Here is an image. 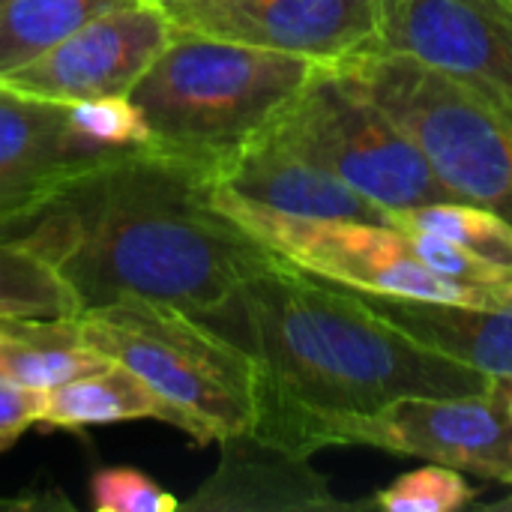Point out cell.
<instances>
[{
    "label": "cell",
    "mask_w": 512,
    "mask_h": 512,
    "mask_svg": "<svg viewBox=\"0 0 512 512\" xmlns=\"http://www.w3.org/2000/svg\"><path fill=\"white\" fill-rule=\"evenodd\" d=\"M210 321L255 372L252 435L297 456L339 447L342 429L402 396H480L501 378L423 351L375 306L282 258L246 279Z\"/></svg>",
    "instance_id": "1"
},
{
    "label": "cell",
    "mask_w": 512,
    "mask_h": 512,
    "mask_svg": "<svg viewBox=\"0 0 512 512\" xmlns=\"http://www.w3.org/2000/svg\"><path fill=\"white\" fill-rule=\"evenodd\" d=\"M81 312L126 300L213 318L276 255L213 204V180L147 147L81 177L27 234Z\"/></svg>",
    "instance_id": "2"
},
{
    "label": "cell",
    "mask_w": 512,
    "mask_h": 512,
    "mask_svg": "<svg viewBox=\"0 0 512 512\" xmlns=\"http://www.w3.org/2000/svg\"><path fill=\"white\" fill-rule=\"evenodd\" d=\"M318 69L303 57L177 33L129 99L150 126L147 150L216 180L273 129Z\"/></svg>",
    "instance_id": "3"
},
{
    "label": "cell",
    "mask_w": 512,
    "mask_h": 512,
    "mask_svg": "<svg viewBox=\"0 0 512 512\" xmlns=\"http://www.w3.org/2000/svg\"><path fill=\"white\" fill-rule=\"evenodd\" d=\"M75 321L84 342L138 375L162 402L168 423L198 444L252 432V360L210 321L141 300L84 309Z\"/></svg>",
    "instance_id": "4"
},
{
    "label": "cell",
    "mask_w": 512,
    "mask_h": 512,
    "mask_svg": "<svg viewBox=\"0 0 512 512\" xmlns=\"http://www.w3.org/2000/svg\"><path fill=\"white\" fill-rule=\"evenodd\" d=\"M348 72L420 147L444 186L512 225V120L444 72L396 51H366Z\"/></svg>",
    "instance_id": "5"
},
{
    "label": "cell",
    "mask_w": 512,
    "mask_h": 512,
    "mask_svg": "<svg viewBox=\"0 0 512 512\" xmlns=\"http://www.w3.org/2000/svg\"><path fill=\"white\" fill-rule=\"evenodd\" d=\"M264 138L390 213L456 198L393 117L336 66H321Z\"/></svg>",
    "instance_id": "6"
},
{
    "label": "cell",
    "mask_w": 512,
    "mask_h": 512,
    "mask_svg": "<svg viewBox=\"0 0 512 512\" xmlns=\"http://www.w3.org/2000/svg\"><path fill=\"white\" fill-rule=\"evenodd\" d=\"M213 204L285 264L369 297L444 300L510 309L512 288L468 285L429 270L396 225L303 219L246 201L213 183Z\"/></svg>",
    "instance_id": "7"
},
{
    "label": "cell",
    "mask_w": 512,
    "mask_h": 512,
    "mask_svg": "<svg viewBox=\"0 0 512 512\" xmlns=\"http://www.w3.org/2000/svg\"><path fill=\"white\" fill-rule=\"evenodd\" d=\"M504 381L480 396H402L348 423L339 447H375L512 489V420Z\"/></svg>",
    "instance_id": "8"
},
{
    "label": "cell",
    "mask_w": 512,
    "mask_h": 512,
    "mask_svg": "<svg viewBox=\"0 0 512 512\" xmlns=\"http://www.w3.org/2000/svg\"><path fill=\"white\" fill-rule=\"evenodd\" d=\"M375 51L444 72L512 120V9L504 0H378Z\"/></svg>",
    "instance_id": "9"
},
{
    "label": "cell",
    "mask_w": 512,
    "mask_h": 512,
    "mask_svg": "<svg viewBox=\"0 0 512 512\" xmlns=\"http://www.w3.org/2000/svg\"><path fill=\"white\" fill-rule=\"evenodd\" d=\"M174 36L177 30L162 6L132 0L90 18L36 60L0 75V87L54 105L129 96Z\"/></svg>",
    "instance_id": "10"
},
{
    "label": "cell",
    "mask_w": 512,
    "mask_h": 512,
    "mask_svg": "<svg viewBox=\"0 0 512 512\" xmlns=\"http://www.w3.org/2000/svg\"><path fill=\"white\" fill-rule=\"evenodd\" d=\"M177 33L345 66L375 51L378 0H189L165 9Z\"/></svg>",
    "instance_id": "11"
},
{
    "label": "cell",
    "mask_w": 512,
    "mask_h": 512,
    "mask_svg": "<svg viewBox=\"0 0 512 512\" xmlns=\"http://www.w3.org/2000/svg\"><path fill=\"white\" fill-rule=\"evenodd\" d=\"M132 150H102L66 123V105L0 87V231L33 225L81 177Z\"/></svg>",
    "instance_id": "12"
},
{
    "label": "cell",
    "mask_w": 512,
    "mask_h": 512,
    "mask_svg": "<svg viewBox=\"0 0 512 512\" xmlns=\"http://www.w3.org/2000/svg\"><path fill=\"white\" fill-rule=\"evenodd\" d=\"M222 459L189 510L222 512H333L366 510V501H339L330 480L309 465V456L273 447L252 432L219 441Z\"/></svg>",
    "instance_id": "13"
},
{
    "label": "cell",
    "mask_w": 512,
    "mask_h": 512,
    "mask_svg": "<svg viewBox=\"0 0 512 512\" xmlns=\"http://www.w3.org/2000/svg\"><path fill=\"white\" fill-rule=\"evenodd\" d=\"M213 183L288 216L393 225V213L387 207L363 198L336 174L300 159L270 138L252 144Z\"/></svg>",
    "instance_id": "14"
},
{
    "label": "cell",
    "mask_w": 512,
    "mask_h": 512,
    "mask_svg": "<svg viewBox=\"0 0 512 512\" xmlns=\"http://www.w3.org/2000/svg\"><path fill=\"white\" fill-rule=\"evenodd\" d=\"M375 312L423 351L477 369L489 378H512V306H465L444 300L369 297Z\"/></svg>",
    "instance_id": "15"
},
{
    "label": "cell",
    "mask_w": 512,
    "mask_h": 512,
    "mask_svg": "<svg viewBox=\"0 0 512 512\" xmlns=\"http://www.w3.org/2000/svg\"><path fill=\"white\" fill-rule=\"evenodd\" d=\"M108 363L75 318H0V375L18 387L48 393Z\"/></svg>",
    "instance_id": "16"
},
{
    "label": "cell",
    "mask_w": 512,
    "mask_h": 512,
    "mask_svg": "<svg viewBox=\"0 0 512 512\" xmlns=\"http://www.w3.org/2000/svg\"><path fill=\"white\" fill-rule=\"evenodd\" d=\"M129 420L168 423V414L138 375L117 363H108L99 372L81 375L57 390L42 393L36 426L78 432L87 426H111Z\"/></svg>",
    "instance_id": "17"
},
{
    "label": "cell",
    "mask_w": 512,
    "mask_h": 512,
    "mask_svg": "<svg viewBox=\"0 0 512 512\" xmlns=\"http://www.w3.org/2000/svg\"><path fill=\"white\" fill-rule=\"evenodd\" d=\"M132 0H0V75L36 60L90 18Z\"/></svg>",
    "instance_id": "18"
},
{
    "label": "cell",
    "mask_w": 512,
    "mask_h": 512,
    "mask_svg": "<svg viewBox=\"0 0 512 512\" xmlns=\"http://www.w3.org/2000/svg\"><path fill=\"white\" fill-rule=\"evenodd\" d=\"M81 306L60 270L24 237L0 240V318H78Z\"/></svg>",
    "instance_id": "19"
},
{
    "label": "cell",
    "mask_w": 512,
    "mask_h": 512,
    "mask_svg": "<svg viewBox=\"0 0 512 512\" xmlns=\"http://www.w3.org/2000/svg\"><path fill=\"white\" fill-rule=\"evenodd\" d=\"M393 225L438 234L444 240H453V243L477 252L480 258H486L492 264L512 270V225L483 204L462 201V198L435 201V204L393 213Z\"/></svg>",
    "instance_id": "20"
},
{
    "label": "cell",
    "mask_w": 512,
    "mask_h": 512,
    "mask_svg": "<svg viewBox=\"0 0 512 512\" xmlns=\"http://www.w3.org/2000/svg\"><path fill=\"white\" fill-rule=\"evenodd\" d=\"M480 489H471L462 471L447 465H423L396 477L375 498L366 501V510L384 512H456L474 504Z\"/></svg>",
    "instance_id": "21"
},
{
    "label": "cell",
    "mask_w": 512,
    "mask_h": 512,
    "mask_svg": "<svg viewBox=\"0 0 512 512\" xmlns=\"http://www.w3.org/2000/svg\"><path fill=\"white\" fill-rule=\"evenodd\" d=\"M69 129L102 150H141L150 144V126L129 96H96L66 105Z\"/></svg>",
    "instance_id": "22"
},
{
    "label": "cell",
    "mask_w": 512,
    "mask_h": 512,
    "mask_svg": "<svg viewBox=\"0 0 512 512\" xmlns=\"http://www.w3.org/2000/svg\"><path fill=\"white\" fill-rule=\"evenodd\" d=\"M411 240L414 255L435 270L438 276L456 279V282H468V285H486V288H512V270L492 264L486 258H480L477 252L444 240L438 234L420 231V228H402Z\"/></svg>",
    "instance_id": "23"
},
{
    "label": "cell",
    "mask_w": 512,
    "mask_h": 512,
    "mask_svg": "<svg viewBox=\"0 0 512 512\" xmlns=\"http://www.w3.org/2000/svg\"><path fill=\"white\" fill-rule=\"evenodd\" d=\"M90 501L99 512H171L177 498L135 468H102L90 480Z\"/></svg>",
    "instance_id": "24"
},
{
    "label": "cell",
    "mask_w": 512,
    "mask_h": 512,
    "mask_svg": "<svg viewBox=\"0 0 512 512\" xmlns=\"http://www.w3.org/2000/svg\"><path fill=\"white\" fill-rule=\"evenodd\" d=\"M42 408V393L12 384L0 375V435L21 438L24 429L36 426Z\"/></svg>",
    "instance_id": "25"
},
{
    "label": "cell",
    "mask_w": 512,
    "mask_h": 512,
    "mask_svg": "<svg viewBox=\"0 0 512 512\" xmlns=\"http://www.w3.org/2000/svg\"><path fill=\"white\" fill-rule=\"evenodd\" d=\"M483 512H512V492L504 495V498H498V501H492V504H486Z\"/></svg>",
    "instance_id": "26"
},
{
    "label": "cell",
    "mask_w": 512,
    "mask_h": 512,
    "mask_svg": "<svg viewBox=\"0 0 512 512\" xmlns=\"http://www.w3.org/2000/svg\"><path fill=\"white\" fill-rule=\"evenodd\" d=\"M504 402H507V414H510L512 420V378L504 381Z\"/></svg>",
    "instance_id": "27"
},
{
    "label": "cell",
    "mask_w": 512,
    "mask_h": 512,
    "mask_svg": "<svg viewBox=\"0 0 512 512\" xmlns=\"http://www.w3.org/2000/svg\"><path fill=\"white\" fill-rule=\"evenodd\" d=\"M15 441H18L15 435H0V453H3V450H9V447H12Z\"/></svg>",
    "instance_id": "28"
},
{
    "label": "cell",
    "mask_w": 512,
    "mask_h": 512,
    "mask_svg": "<svg viewBox=\"0 0 512 512\" xmlns=\"http://www.w3.org/2000/svg\"><path fill=\"white\" fill-rule=\"evenodd\" d=\"M150 3H156L162 9H171V6H180V3H189V0H150Z\"/></svg>",
    "instance_id": "29"
},
{
    "label": "cell",
    "mask_w": 512,
    "mask_h": 512,
    "mask_svg": "<svg viewBox=\"0 0 512 512\" xmlns=\"http://www.w3.org/2000/svg\"><path fill=\"white\" fill-rule=\"evenodd\" d=\"M504 3H507V6H510V9H512V0H504Z\"/></svg>",
    "instance_id": "30"
}]
</instances>
